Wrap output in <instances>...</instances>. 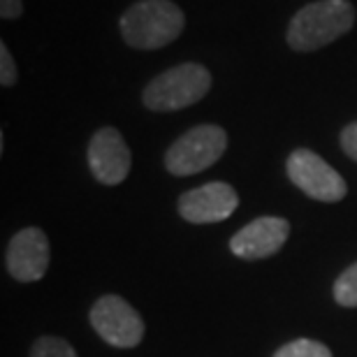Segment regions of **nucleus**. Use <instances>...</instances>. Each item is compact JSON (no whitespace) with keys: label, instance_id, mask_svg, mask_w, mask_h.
Listing matches in <instances>:
<instances>
[{"label":"nucleus","instance_id":"obj_1","mask_svg":"<svg viewBox=\"0 0 357 357\" xmlns=\"http://www.w3.org/2000/svg\"><path fill=\"white\" fill-rule=\"evenodd\" d=\"M185 14L172 0H139L119 19L121 35L132 49H162L183 33Z\"/></svg>","mask_w":357,"mask_h":357},{"label":"nucleus","instance_id":"obj_2","mask_svg":"<svg viewBox=\"0 0 357 357\" xmlns=\"http://www.w3.org/2000/svg\"><path fill=\"white\" fill-rule=\"evenodd\" d=\"M355 24V7L348 0H316L302 7L288 26V45L295 52H316L344 38Z\"/></svg>","mask_w":357,"mask_h":357},{"label":"nucleus","instance_id":"obj_3","mask_svg":"<svg viewBox=\"0 0 357 357\" xmlns=\"http://www.w3.org/2000/svg\"><path fill=\"white\" fill-rule=\"evenodd\" d=\"M211 89L209 70L199 63H181L165 70L142 93V102L151 112H178L199 102Z\"/></svg>","mask_w":357,"mask_h":357},{"label":"nucleus","instance_id":"obj_4","mask_svg":"<svg viewBox=\"0 0 357 357\" xmlns=\"http://www.w3.org/2000/svg\"><path fill=\"white\" fill-rule=\"evenodd\" d=\"M227 146V135L220 126H195L181 135L165 153V167L174 176L204 172L220 160Z\"/></svg>","mask_w":357,"mask_h":357},{"label":"nucleus","instance_id":"obj_5","mask_svg":"<svg viewBox=\"0 0 357 357\" xmlns=\"http://www.w3.org/2000/svg\"><path fill=\"white\" fill-rule=\"evenodd\" d=\"M285 167H288L290 181L318 202H339L346 197L348 185L344 176L309 149L292 151Z\"/></svg>","mask_w":357,"mask_h":357},{"label":"nucleus","instance_id":"obj_6","mask_svg":"<svg viewBox=\"0 0 357 357\" xmlns=\"http://www.w3.org/2000/svg\"><path fill=\"white\" fill-rule=\"evenodd\" d=\"M91 325L98 337L116 348H135L144 337V320L123 297L105 295L91 309Z\"/></svg>","mask_w":357,"mask_h":357},{"label":"nucleus","instance_id":"obj_7","mask_svg":"<svg viewBox=\"0 0 357 357\" xmlns=\"http://www.w3.org/2000/svg\"><path fill=\"white\" fill-rule=\"evenodd\" d=\"M237 206V190L223 181L204 183L178 197V213H181V218L195 225L220 223V220L230 218Z\"/></svg>","mask_w":357,"mask_h":357},{"label":"nucleus","instance_id":"obj_8","mask_svg":"<svg viewBox=\"0 0 357 357\" xmlns=\"http://www.w3.org/2000/svg\"><path fill=\"white\" fill-rule=\"evenodd\" d=\"M132 155L116 128H100L89 144V167L105 185H119L130 174Z\"/></svg>","mask_w":357,"mask_h":357},{"label":"nucleus","instance_id":"obj_9","mask_svg":"<svg viewBox=\"0 0 357 357\" xmlns=\"http://www.w3.org/2000/svg\"><path fill=\"white\" fill-rule=\"evenodd\" d=\"M7 271L21 283L40 281L49 269V239L40 227H24L10 239L5 253Z\"/></svg>","mask_w":357,"mask_h":357},{"label":"nucleus","instance_id":"obj_10","mask_svg":"<svg viewBox=\"0 0 357 357\" xmlns=\"http://www.w3.org/2000/svg\"><path fill=\"white\" fill-rule=\"evenodd\" d=\"M290 223L278 216H262L234 234L230 239V251L241 260H262L281 251L288 241Z\"/></svg>","mask_w":357,"mask_h":357},{"label":"nucleus","instance_id":"obj_11","mask_svg":"<svg viewBox=\"0 0 357 357\" xmlns=\"http://www.w3.org/2000/svg\"><path fill=\"white\" fill-rule=\"evenodd\" d=\"M274 357H332V351L313 339H295L278 348Z\"/></svg>","mask_w":357,"mask_h":357},{"label":"nucleus","instance_id":"obj_12","mask_svg":"<svg viewBox=\"0 0 357 357\" xmlns=\"http://www.w3.org/2000/svg\"><path fill=\"white\" fill-rule=\"evenodd\" d=\"M334 299L341 306H357V262L337 278V283H334Z\"/></svg>","mask_w":357,"mask_h":357},{"label":"nucleus","instance_id":"obj_13","mask_svg":"<svg viewBox=\"0 0 357 357\" xmlns=\"http://www.w3.org/2000/svg\"><path fill=\"white\" fill-rule=\"evenodd\" d=\"M31 357H79L75 353V348L68 344L66 339L59 337H42L35 341Z\"/></svg>","mask_w":357,"mask_h":357},{"label":"nucleus","instance_id":"obj_14","mask_svg":"<svg viewBox=\"0 0 357 357\" xmlns=\"http://www.w3.org/2000/svg\"><path fill=\"white\" fill-rule=\"evenodd\" d=\"M17 66H14V59L10 54V49H7V45L3 42L0 45V84L7 89V86H14L17 84Z\"/></svg>","mask_w":357,"mask_h":357},{"label":"nucleus","instance_id":"obj_15","mask_svg":"<svg viewBox=\"0 0 357 357\" xmlns=\"http://www.w3.org/2000/svg\"><path fill=\"white\" fill-rule=\"evenodd\" d=\"M339 139H341V149H344V153L348 155V158H353L357 162V121L341 130Z\"/></svg>","mask_w":357,"mask_h":357},{"label":"nucleus","instance_id":"obj_16","mask_svg":"<svg viewBox=\"0 0 357 357\" xmlns=\"http://www.w3.org/2000/svg\"><path fill=\"white\" fill-rule=\"evenodd\" d=\"M24 12V0H0V17L5 21H14Z\"/></svg>","mask_w":357,"mask_h":357}]
</instances>
